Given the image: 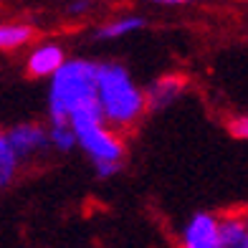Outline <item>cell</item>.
Wrapping results in <instances>:
<instances>
[{"mask_svg":"<svg viewBox=\"0 0 248 248\" xmlns=\"http://www.w3.org/2000/svg\"><path fill=\"white\" fill-rule=\"evenodd\" d=\"M96 101L104 122L124 137L137 129L142 119L150 114L144 86L134 78L127 66L114 59L99 61Z\"/></svg>","mask_w":248,"mask_h":248,"instance_id":"cell-1","label":"cell"},{"mask_svg":"<svg viewBox=\"0 0 248 248\" xmlns=\"http://www.w3.org/2000/svg\"><path fill=\"white\" fill-rule=\"evenodd\" d=\"M96 78H99V61L96 59L71 56L48 78V89H46L48 122H71L81 111L99 109Z\"/></svg>","mask_w":248,"mask_h":248,"instance_id":"cell-2","label":"cell"},{"mask_svg":"<svg viewBox=\"0 0 248 248\" xmlns=\"http://www.w3.org/2000/svg\"><path fill=\"white\" fill-rule=\"evenodd\" d=\"M76 132V144L94 167L99 180H111L124 170L127 162V137L111 129L101 117V109H89L76 114L71 122Z\"/></svg>","mask_w":248,"mask_h":248,"instance_id":"cell-3","label":"cell"},{"mask_svg":"<svg viewBox=\"0 0 248 248\" xmlns=\"http://www.w3.org/2000/svg\"><path fill=\"white\" fill-rule=\"evenodd\" d=\"M5 140L10 144V150L18 155V160L28 165L41 160L43 155L51 152V140H48V122H18L13 127H8Z\"/></svg>","mask_w":248,"mask_h":248,"instance_id":"cell-4","label":"cell"},{"mask_svg":"<svg viewBox=\"0 0 248 248\" xmlns=\"http://www.w3.org/2000/svg\"><path fill=\"white\" fill-rule=\"evenodd\" d=\"M220 220L218 213L198 210L180 228V248H218Z\"/></svg>","mask_w":248,"mask_h":248,"instance_id":"cell-5","label":"cell"},{"mask_svg":"<svg viewBox=\"0 0 248 248\" xmlns=\"http://www.w3.org/2000/svg\"><path fill=\"white\" fill-rule=\"evenodd\" d=\"M71 56L66 53V46L61 41H38L33 43L26 56V74L31 78H48L69 61Z\"/></svg>","mask_w":248,"mask_h":248,"instance_id":"cell-6","label":"cell"},{"mask_svg":"<svg viewBox=\"0 0 248 248\" xmlns=\"http://www.w3.org/2000/svg\"><path fill=\"white\" fill-rule=\"evenodd\" d=\"M187 86H190V81L183 74H162V76L152 78L144 86V92H147V109L150 111H165V109L175 107L185 96Z\"/></svg>","mask_w":248,"mask_h":248,"instance_id":"cell-7","label":"cell"},{"mask_svg":"<svg viewBox=\"0 0 248 248\" xmlns=\"http://www.w3.org/2000/svg\"><path fill=\"white\" fill-rule=\"evenodd\" d=\"M147 28V18L140 13H122V16H111L107 20H101L99 26L92 31V41L96 43H111V41H122L127 36H134Z\"/></svg>","mask_w":248,"mask_h":248,"instance_id":"cell-8","label":"cell"},{"mask_svg":"<svg viewBox=\"0 0 248 248\" xmlns=\"http://www.w3.org/2000/svg\"><path fill=\"white\" fill-rule=\"evenodd\" d=\"M218 248H248V205L218 213Z\"/></svg>","mask_w":248,"mask_h":248,"instance_id":"cell-9","label":"cell"},{"mask_svg":"<svg viewBox=\"0 0 248 248\" xmlns=\"http://www.w3.org/2000/svg\"><path fill=\"white\" fill-rule=\"evenodd\" d=\"M38 31L28 20H0V53H13L36 43Z\"/></svg>","mask_w":248,"mask_h":248,"instance_id":"cell-10","label":"cell"},{"mask_svg":"<svg viewBox=\"0 0 248 248\" xmlns=\"http://www.w3.org/2000/svg\"><path fill=\"white\" fill-rule=\"evenodd\" d=\"M20 167H23V162H20L18 155L10 150L5 134L0 132V193H3V190H8V187L18 180Z\"/></svg>","mask_w":248,"mask_h":248,"instance_id":"cell-11","label":"cell"},{"mask_svg":"<svg viewBox=\"0 0 248 248\" xmlns=\"http://www.w3.org/2000/svg\"><path fill=\"white\" fill-rule=\"evenodd\" d=\"M48 140H51V152L56 155H69L78 150L76 132L69 122H48Z\"/></svg>","mask_w":248,"mask_h":248,"instance_id":"cell-12","label":"cell"},{"mask_svg":"<svg viewBox=\"0 0 248 248\" xmlns=\"http://www.w3.org/2000/svg\"><path fill=\"white\" fill-rule=\"evenodd\" d=\"M225 132L235 140L248 142V114H231L225 119Z\"/></svg>","mask_w":248,"mask_h":248,"instance_id":"cell-13","label":"cell"},{"mask_svg":"<svg viewBox=\"0 0 248 248\" xmlns=\"http://www.w3.org/2000/svg\"><path fill=\"white\" fill-rule=\"evenodd\" d=\"M94 5H96V0H71L66 5V16L69 18H86L94 10Z\"/></svg>","mask_w":248,"mask_h":248,"instance_id":"cell-14","label":"cell"},{"mask_svg":"<svg viewBox=\"0 0 248 248\" xmlns=\"http://www.w3.org/2000/svg\"><path fill=\"white\" fill-rule=\"evenodd\" d=\"M140 3L157 5V8H185V5L193 3V0H140Z\"/></svg>","mask_w":248,"mask_h":248,"instance_id":"cell-15","label":"cell"}]
</instances>
